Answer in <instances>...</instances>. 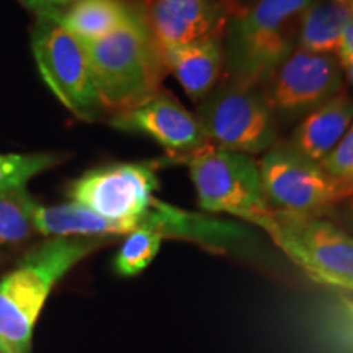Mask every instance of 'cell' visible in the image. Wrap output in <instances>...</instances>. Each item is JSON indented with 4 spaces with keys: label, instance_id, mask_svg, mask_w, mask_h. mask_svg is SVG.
I'll return each instance as SVG.
<instances>
[{
    "label": "cell",
    "instance_id": "1",
    "mask_svg": "<svg viewBox=\"0 0 353 353\" xmlns=\"http://www.w3.org/2000/svg\"><path fill=\"white\" fill-rule=\"evenodd\" d=\"M101 244L95 237H52L0 280V353L32 352L34 322L51 290Z\"/></svg>",
    "mask_w": 353,
    "mask_h": 353
},
{
    "label": "cell",
    "instance_id": "2",
    "mask_svg": "<svg viewBox=\"0 0 353 353\" xmlns=\"http://www.w3.org/2000/svg\"><path fill=\"white\" fill-rule=\"evenodd\" d=\"M82 46L103 110L114 114L130 112L161 90L167 69L141 13L136 12L107 37Z\"/></svg>",
    "mask_w": 353,
    "mask_h": 353
},
{
    "label": "cell",
    "instance_id": "3",
    "mask_svg": "<svg viewBox=\"0 0 353 353\" xmlns=\"http://www.w3.org/2000/svg\"><path fill=\"white\" fill-rule=\"evenodd\" d=\"M314 0H259L232 21L228 59L236 82L255 87L268 81L293 52L303 13Z\"/></svg>",
    "mask_w": 353,
    "mask_h": 353
},
{
    "label": "cell",
    "instance_id": "4",
    "mask_svg": "<svg viewBox=\"0 0 353 353\" xmlns=\"http://www.w3.org/2000/svg\"><path fill=\"white\" fill-rule=\"evenodd\" d=\"M185 162L203 210L234 216L270 232L275 210L265 196L259 164L252 157L208 145Z\"/></svg>",
    "mask_w": 353,
    "mask_h": 353
},
{
    "label": "cell",
    "instance_id": "5",
    "mask_svg": "<svg viewBox=\"0 0 353 353\" xmlns=\"http://www.w3.org/2000/svg\"><path fill=\"white\" fill-rule=\"evenodd\" d=\"M268 236L316 283L353 293V234L325 218L275 210Z\"/></svg>",
    "mask_w": 353,
    "mask_h": 353
},
{
    "label": "cell",
    "instance_id": "6",
    "mask_svg": "<svg viewBox=\"0 0 353 353\" xmlns=\"http://www.w3.org/2000/svg\"><path fill=\"white\" fill-rule=\"evenodd\" d=\"M259 170L265 196L281 213L324 218L353 198V185L330 175L290 144L272 148L259 162Z\"/></svg>",
    "mask_w": 353,
    "mask_h": 353
},
{
    "label": "cell",
    "instance_id": "7",
    "mask_svg": "<svg viewBox=\"0 0 353 353\" xmlns=\"http://www.w3.org/2000/svg\"><path fill=\"white\" fill-rule=\"evenodd\" d=\"M32 51L39 76L56 99L77 118L94 121L103 108L82 43L48 13H39L32 34Z\"/></svg>",
    "mask_w": 353,
    "mask_h": 353
},
{
    "label": "cell",
    "instance_id": "8",
    "mask_svg": "<svg viewBox=\"0 0 353 353\" xmlns=\"http://www.w3.org/2000/svg\"><path fill=\"white\" fill-rule=\"evenodd\" d=\"M157 162H128L94 169L70 183L72 203L101 218L138 228L159 188Z\"/></svg>",
    "mask_w": 353,
    "mask_h": 353
},
{
    "label": "cell",
    "instance_id": "9",
    "mask_svg": "<svg viewBox=\"0 0 353 353\" xmlns=\"http://www.w3.org/2000/svg\"><path fill=\"white\" fill-rule=\"evenodd\" d=\"M201 123L216 148L247 156L267 151L276 139L275 112L265 95L237 82L206 101Z\"/></svg>",
    "mask_w": 353,
    "mask_h": 353
},
{
    "label": "cell",
    "instance_id": "10",
    "mask_svg": "<svg viewBox=\"0 0 353 353\" xmlns=\"http://www.w3.org/2000/svg\"><path fill=\"white\" fill-rule=\"evenodd\" d=\"M267 99L273 112L301 113L341 92L342 69L337 57L294 50L268 77Z\"/></svg>",
    "mask_w": 353,
    "mask_h": 353
},
{
    "label": "cell",
    "instance_id": "11",
    "mask_svg": "<svg viewBox=\"0 0 353 353\" xmlns=\"http://www.w3.org/2000/svg\"><path fill=\"white\" fill-rule=\"evenodd\" d=\"M112 126L121 131L141 132L149 136L179 161L211 145L200 118L164 90H159L152 99L138 108L114 114Z\"/></svg>",
    "mask_w": 353,
    "mask_h": 353
},
{
    "label": "cell",
    "instance_id": "12",
    "mask_svg": "<svg viewBox=\"0 0 353 353\" xmlns=\"http://www.w3.org/2000/svg\"><path fill=\"white\" fill-rule=\"evenodd\" d=\"M141 15L161 50L219 39L228 25L213 0H144Z\"/></svg>",
    "mask_w": 353,
    "mask_h": 353
},
{
    "label": "cell",
    "instance_id": "13",
    "mask_svg": "<svg viewBox=\"0 0 353 353\" xmlns=\"http://www.w3.org/2000/svg\"><path fill=\"white\" fill-rule=\"evenodd\" d=\"M139 226L152 229L164 239L196 242L213 250L239 247L247 236L245 229L239 224L176 208L157 198L152 200L151 208L143 216Z\"/></svg>",
    "mask_w": 353,
    "mask_h": 353
},
{
    "label": "cell",
    "instance_id": "14",
    "mask_svg": "<svg viewBox=\"0 0 353 353\" xmlns=\"http://www.w3.org/2000/svg\"><path fill=\"white\" fill-rule=\"evenodd\" d=\"M352 123L353 99L339 92L306 114L291 136L290 148L319 164L341 143Z\"/></svg>",
    "mask_w": 353,
    "mask_h": 353
},
{
    "label": "cell",
    "instance_id": "15",
    "mask_svg": "<svg viewBox=\"0 0 353 353\" xmlns=\"http://www.w3.org/2000/svg\"><path fill=\"white\" fill-rule=\"evenodd\" d=\"M161 54L167 72L174 74L193 101L205 99L223 72L224 51L219 39L165 48Z\"/></svg>",
    "mask_w": 353,
    "mask_h": 353
},
{
    "label": "cell",
    "instance_id": "16",
    "mask_svg": "<svg viewBox=\"0 0 353 353\" xmlns=\"http://www.w3.org/2000/svg\"><path fill=\"white\" fill-rule=\"evenodd\" d=\"M34 231L51 237H95L105 239L112 236H126L136 226L117 223L83 208L77 203L59 206L37 205L33 213Z\"/></svg>",
    "mask_w": 353,
    "mask_h": 353
},
{
    "label": "cell",
    "instance_id": "17",
    "mask_svg": "<svg viewBox=\"0 0 353 353\" xmlns=\"http://www.w3.org/2000/svg\"><path fill=\"white\" fill-rule=\"evenodd\" d=\"M52 20L79 41H95L107 37L126 23L134 15V10L123 0H76L69 10H48Z\"/></svg>",
    "mask_w": 353,
    "mask_h": 353
},
{
    "label": "cell",
    "instance_id": "18",
    "mask_svg": "<svg viewBox=\"0 0 353 353\" xmlns=\"http://www.w3.org/2000/svg\"><path fill=\"white\" fill-rule=\"evenodd\" d=\"M353 21V10L348 2L312 3L299 21L296 43L299 50L316 54L337 56L343 32Z\"/></svg>",
    "mask_w": 353,
    "mask_h": 353
},
{
    "label": "cell",
    "instance_id": "19",
    "mask_svg": "<svg viewBox=\"0 0 353 353\" xmlns=\"http://www.w3.org/2000/svg\"><path fill=\"white\" fill-rule=\"evenodd\" d=\"M37 205L25 185L0 190V245L20 244L32 236Z\"/></svg>",
    "mask_w": 353,
    "mask_h": 353
},
{
    "label": "cell",
    "instance_id": "20",
    "mask_svg": "<svg viewBox=\"0 0 353 353\" xmlns=\"http://www.w3.org/2000/svg\"><path fill=\"white\" fill-rule=\"evenodd\" d=\"M164 237L152 229L139 226L134 231L126 234V239L123 242L118 254L114 255L113 267L118 275L134 276L151 265L161 250Z\"/></svg>",
    "mask_w": 353,
    "mask_h": 353
},
{
    "label": "cell",
    "instance_id": "21",
    "mask_svg": "<svg viewBox=\"0 0 353 353\" xmlns=\"http://www.w3.org/2000/svg\"><path fill=\"white\" fill-rule=\"evenodd\" d=\"M61 161L56 154H0V190L26 185L30 179L54 167Z\"/></svg>",
    "mask_w": 353,
    "mask_h": 353
},
{
    "label": "cell",
    "instance_id": "22",
    "mask_svg": "<svg viewBox=\"0 0 353 353\" xmlns=\"http://www.w3.org/2000/svg\"><path fill=\"white\" fill-rule=\"evenodd\" d=\"M319 164L330 175L353 185V123L343 134L341 143Z\"/></svg>",
    "mask_w": 353,
    "mask_h": 353
},
{
    "label": "cell",
    "instance_id": "23",
    "mask_svg": "<svg viewBox=\"0 0 353 353\" xmlns=\"http://www.w3.org/2000/svg\"><path fill=\"white\" fill-rule=\"evenodd\" d=\"M25 7L37 10L38 13L48 12V10H56V7L65 6L70 0H20Z\"/></svg>",
    "mask_w": 353,
    "mask_h": 353
},
{
    "label": "cell",
    "instance_id": "24",
    "mask_svg": "<svg viewBox=\"0 0 353 353\" xmlns=\"http://www.w3.org/2000/svg\"><path fill=\"white\" fill-rule=\"evenodd\" d=\"M343 54H353V21L347 26L345 32H343L342 44H341V50L337 52V57Z\"/></svg>",
    "mask_w": 353,
    "mask_h": 353
},
{
    "label": "cell",
    "instance_id": "25",
    "mask_svg": "<svg viewBox=\"0 0 353 353\" xmlns=\"http://www.w3.org/2000/svg\"><path fill=\"white\" fill-rule=\"evenodd\" d=\"M339 64H341V69L345 70V76L348 82L352 83L353 87V54H343L337 57Z\"/></svg>",
    "mask_w": 353,
    "mask_h": 353
},
{
    "label": "cell",
    "instance_id": "26",
    "mask_svg": "<svg viewBox=\"0 0 353 353\" xmlns=\"http://www.w3.org/2000/svg\"><path fill=\"white\" fill-rule=\"evenodd\" d=\"M343 224H345V231H348L350 234H353V210L350 213L345 214V219H343Z\"/></svg>",
    "mask_w": 353,
    "mask_h": 353
},
{
    "label": "cell",
    "instance_id": "27",
    "mask_svg": "<svg viewBox=\"0 0 353 353\" xmlns=\"http://www.w3.org/2000/svg\"><path fill=\"white\" fill-rule=\"evenodd\" d=\"M347 307H348V312H350L352 319H353V301H348L347 303Z\"/></svg>",
    "mask_w": 353,
    "mask_h": 353
},
{
    "label": "cell",
    "instance_id": "28",
    "mask_svg": "<svg viewBox=\"0 0 353 353\" xmlns=\"http://www.w3.org/2000/svg\"><path fill=\"white\" fill-rule=\"evenodd\" d=\"M348 3H350V7H352V10H353V0H348Z\"/></svg>",
    "mask_w": 353,
    "mask_h": 353
},
{
    "label": "cell",
    "instance_id": "29",
    "mask_svg": "<svg viewBox=\"0 0 353 353\" xmlns=\"http://www.w3.org/2000/svg\"><path fill=\"white\" fill-rule=\"evenodd\" d=\"M339 2H348V0H339Z\"/></svg>",
    "mask_w": 353,
    "mask_h": 353
}]
</instances>
